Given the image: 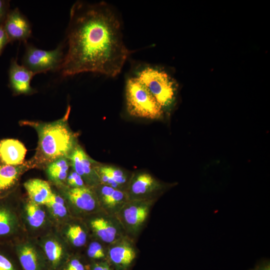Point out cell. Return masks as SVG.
<instances>
[{
    "label": "cell",
    "mask_w": 270,
    "mask_h": 270,
    "mask_svg": "<svg viewBox=\"0 0 270 270\" xmlns=\"http://www.w3.org/2000/svg\"><path fill=\"white\" fill-rule=\"evenodd\" d=\"M66 40L68 50L59 70L64 76L90 72L114 77L130 53L118 15L104 2L74 4Z\"/></svg>",
    "instance_id": "obj_1"
},
{
    "label": "cell",
    "mask_w": 270,
    "mask_h": 270,
    "mask_svg": "<svg viewBox=\"0 0 270 270\" xmlns=\"http://www.w3.org/2000/svg\"><path fill=\"white\" fill-rule=\"evenodd\" d=\"M69 110L60 120L32 125L38 134V152L50 162L60 158H68L76 147L75 136L67 123Z\"/></svg>",
    "instance_id": "obj_2"
},
{
    "label": "cell",
    "mask_w": 270,
    "mask_h": 270,
    "mask_svg": "<svg viewBox=\"0 0 270 270\" xmlns=\"http://www.w3.org/2000/svg\"><path fill=\"white\" fill-rule=\"evenodd\" d=\"M126 99L128 112L132 116L158 120L164 114L162 108L136 77L126 81Z\"/></svg>",
    "instance_id": "obj_3"
},
{
    "label": "cell",
    "mask_w": 270,
    "mask_h": 270,
    "mask_svg": "<svg viewBox=\"0 0 270 270\" xmlns=\"http://www.w3.org/2000/svg\"><path fill=\"white\" fill-rule=\"evenodd\" d=\"M149 90L164 110L170 108L176 94V86L164 70L153 66H146L136 76Z\"/></svg>",
    "instance_id": "obj_4"
},
{
    "label": "cell",
    "mask_w": 270,
    "mask_h": 270,
    "mask_svg": "<svg viewBox=\"0 0 270 270\" xmlns=\"http://www.w3.org/2000/svg\"><path fill=\"white\" fill-rule=\"evenodd\" d=\"M20 199L14 192L0 198V244H12L27 237L20 218Z\"/></svg>",
    "instance_id": "obj_5"
},
{
    "label": "cell",
    "mask_w": 270,
    "mask_h": 270,
    "mask_svg": "<svg viewBox=\"0 0 270 270\" xmlns=\"http://www.w3.org/2000/svg\"><path fill=\"white\" fill-rule=\"evenodd\" d=\"M154 201V199L128 200L115 216L128 237L132 240L139 235Z\"/></svg>",
    "instance_id": "obj_6"
},
{
    "label": "cell",
    "mask_w": 270,
    "mask_h": 270,
    "mask_svg": "<svg viewBox=\"0 0 270 270\" xmlns=\"http://www.w3.org/2000/svg\"><path fill=\"white\" fill-rule=\"evenodd\" d=\"M20 208L28 238L38 239L54 228L44 205L37 204L26 197L21 198Z\"/></svg>",
    "instance_id": "obj_7"
},
{
    "label": "cell",
    "mask_w": 270,
    "mask_h": 270,
    "mask_svg": "<svg viewBox=\"0 0 270 270\" xmlns=\"http://www.w3.org/2000/svg\"><path fill=\"white\" fill-rule=\"evenodd\" d=\"M56 188L65 199L72 217L82 219L102 210L94 189L90 187L70 188L64 185Z\"/></svg>",
    "instance_id": "obj_8"
},
{
    "label": "cell",
    "mask_w": 270,
    "mask_h": 270,
    "mask_svg": "<svg viewBox=\"0 0 270 270\" xmlns=\"http://www.w3.org/2000/svg\"><path fill=\"white\" fill-rule=\"evenodd\" d=\"M91 236L108 246L126 236L116 216L101 210L82 218Z\"/></svg>",
    "instance_id": "obj_9"
},
{
    "label": "cell",
    "mask_w": 270,
    "mask_h": 270,
    "mask_svg": "<svg viewBox=\"0 0 270 270\" xmlns=\"http://www.w3.org/2000/svg\"><path fill=\"white\" fill-rule=\"evenodd\" d=\"M62 46L47 50L38 48L32 44L26 46L22 66L34 74L60 70L64 58Z\"/></svg>",
    "instance_id": "obj_10"
},
{
    "label": "cell",
    "mask_w": 270,
    "mask_h": 270,
    "mask_svg": "<svg viewBox=\"0 0 270 270\" xmlns=\"http://www.w3.org/2000/svg\"><path fill=\"white\" fill-rule=\"evenodd\" d=\"M12 246L23 270H50L37 240L26 237Z\"/></svg>",
    "instance_id": "obj_11"
},
{
    "label": "cell",
    "mask_w": 270,
    "mask_h": 270,
    "mask_svg": "<svg viewBox=\"0 0 270 270\" xmlns=\"http://www.w3.org/2000/svg\"><path fill=\"white\" fill-rule=\"evenodd\" d=\"M37 241L48 261L50 270H58L72 254L55 228L37 239Z\"/></svg>",
    "instance_id": "obj_12"
},
{
    "label": "cell",
    "mask_w": 270,
    "mask_h": 270,
    "mask_svg": "<svg viewBox=\"0 0 270 270\" xmlns=\"http://www.w3.org/2000/svg\"><path fill=\"white\" fill-rule=\"evenodd\" d=\"M72 253L82 254L91 236L82 218L72 217L55 228Z\"/></svg>",
    "instance_id": "obj_13"
},
{
    "label": "cell",
    "mask_w": 270,
    "mask_h": 270,
    "mask_svg": "<svg viewBox=\"0 0 270 270\" xmlns=\"http://www.w3.org/2000/svg\"><path fill=\"white\" fill-rule=\"evenodd\" d=\"M137 256L132 239L127 236L108 246L106 260L115 270H130Z\"/></svg>",
    "instance_id": "obj_14"
},
{
    "label": "cell",
    "mask_w": 270,
    "mask_h": 270,
    "mask_svg": "<svg viewBox=\"0 0 270 270\" xmlns=\"http://www.w3.org/2000/svg\"><path fill=\"white\" fill-rule=\"evenodd\" d=\"M162 187L150 174L140 172L130 177L125 192L128 200H155L154 196Z\"/></svg>",
    "instance_id": "obj_15"
},
{
    "label": "cell",
    "mask_w": 270,
    "mask_h": 270,
    "mask_svg": "<svg viewBox=\"0 0 270 270\" xmlns=\"http://www.w3.org/2000/svg\"><path fill=\"white\" fill-rule=\"evenodd\" d=\"M72 170L80 175L86 186L94 188L100 184L94 161L89 158L82 148L76 146L69 158Z\"/></svg>",
    "instance_id": "obj_16"
},
{
    "label": "cell",
    "mask_w": 270,
    "mask_h": 270,
    "mask_svg": "<svg viewBox=\"0 0 270 270\" xmlns=\"http://www.w3.org/2000/svg\"><path fill=\"white\" fill-rule=\"evenodd\" d=\"M93 189L101 210L114 216L128 200L124 190L102 184H99Z\"/></svg>",
    "instance_id": "obj_17"
},
{
    "label": "cell",
    "mask_w": 270,
    "mask_h": 270,
    "mask_svg": "<svg viewBox=\"0 0 270 270\" xmlns=\"http://www.w3.org/2000/svg\"><path fill=\"white\" fill-rule=\"evenodd\" d=\"M10 42H26L32 35V26L18 8L10 10L2 24Z\"/></svg>",
    "instance_id": "obj_18"
},
{
    "label": "cell",
    "mask_w": 270,
    "mask_h": 270,
    "mask_svg": "<svg viewBox=\"0 0 270 270\" xmlns=\"http://www.w3.org/2000/svg\"><path fill=\"white\" fill-rule=\"evenodd\" d=\"M35 74L22 65H20L16 59L10 61L8 70L9 84L14 93L28 94L34 90L30 82Z\"/></svg>",
    "instance_id": "obj_19"
},
{
    "label": "cell",
    "mask_w": 270,
    "mask_h": 270,
    "mask_svg": "<svg viewBox=\"0 0 270 270\" xmlns=\"http://www.w3.org/2000/svg\"><path fill=\"white\" fill-rule=\"evenodd\" d=\"M44 206L54 228L72 217L65 199L58 190L52 188V194Z\"/></svg>",
    "instance_id": "obj_20"
},
{
    "label": "cell",
    "mask_w": 270,
    "mask_h": 270,
    "mask_svg": "<svg viewBox=\"0 0 270 270\" xmlns=\"http://www.w3.org/2000/svg\"><path fill=\"white\" fill-rule=\"evenodd\" d=\"M28 166L0 164V198L14 192L21 176Z\"/></svg>",
    "instance_id": "obj_21"
},
{
    "label": "cell",
    "mask_w": 270,
    "mask_h": 270,
    "mask_svg": "<svg viewBox=\"0 0 270 270\" xmlns=\"http://www.w3.org/2000/svg\"><path fill=\"white\" fill-rule=\"evenodd\" d=\"M26 152L24 146L18 140L6 139L0 141V160L3 164H22Z\"/></svg>",
    "instance_id": "obj_22"
},
{
    "label": "cell",
    "mask_w": 270,
    "mask_h": 270,
    "mask_svg": "<svg viewBox=\"0 0 270 270\" xmlns=\"http://www.w3.org/2000/svg\"><path fill=\"white\" fill-rule=\"evenodd\" d=\"M100 184L126 190L130 177L118 168L110 166H96Z\"/></svg>",
    "instance_id": "obj_23"
},
{
    "label": "cell",
    "mask_w": 270,
    "mask_h": 270,
    "mask_svg": "<svg viewBox=\"0 0 270 270\" xmlns=\"http://www.w3.org/2000/svg\"><path fill=\"white\" fill-rule=\"evenodd\" d=\"M27 197L38 204L44 205L50 198L52 192L50 184L40 178L30 179L24 183Z\"/></svg>",
    "instance_id": "obj_24"
},
{
    "label": "cell",
    "mask_w": 270,
    "mask_h": 270,
    "mask_svg": "<svg viewBox=\"0 0 270 270\" xmlns=\"http://www.w3.org/2000/svg\"><path fill=\"white\" fill-rule=\"evenodd\" d=\"M70 164L66 158L56 159L48 164L46 174L50 182L56 188L66 185Z\"/></svg>",
    "instance_id": "obj_25"
},
{
    "label": "cell",
    "mask_w": 270,
    "mask_h": 270,
    "mask_svg": "<svg viewBox=\"0 0 270 270\" xmlns=\"http://www.w3.org/2000/svg\"><path fill=\"white\" fill-rule=\"evenodd\" d=\"M102 242L91 236L82 254L90 264L106 260L107 248Z\"/></svg>",
    "instance_id": "obj_26"
},
{
    "label": "cell",
    "mask_w": 270,
    "mask_h": 270,
    "mask_svg": "<svg viewBox=\"0 0 270 270\" xmlns=\"http://www.w3.org/2000/svg\"><path fill=\"white\" fill-rule=\"evenodd\" d=\"M0 270H23L12 244H0Z\"/></svg>",
    "instance_id": "obj_27"
},
{
    "label": "cell",
    "mask_w": 270,
    "mask_h": 270,
    "mask_svg": "<svg viewBox=\"0 0 270 270\" xmlns=\"http://www.w3.org/2000/svg\"><path fill=\"white\" fill-rule=\"evenodd\" d=\"M90 266L82 254L72 253L58 270H90Z\"/></svg>",
    "instance_id": "obj_28"
},
{
    "label": "cell",
    "mask_w": 270,
    "mask_h": 270,
    "mask_svg": "<svg viewBox=\"0 0 270 270\" xmlns=\"http://www.w3.org/2000/svg\"><path fill=\"white\" fill-rule=\"evenodd\" d=\"M66 186L70 188H80L86 186L82 176L74 170L68 173Z\"/></svg>",
    "instance_id": "obj_29"
},
{
    "label": "cell",
    "mask_w": 270,
    "mask_h": 270,
    "mask_svg": "<svg viewBox=\"0 0 270 270\" xmlns=\"http://www.w3.org/2000/svg\"><path fill=\"white\" fill-rule=\"evenodd\" d=\"M10 10V1L0 0V25L3 24Z\"/></svg>",
    "instance_id": "obj_30"
},
{
    "label": "cell",
    "mask_w": 270,
    "mask_h": 270,
    "mask_svg": "<svg viewBox=\"0 0 270 270\" xmlns=\"http://www.w3.org/2000/svg\"><path fill=\"white\" fill-rule=\"evenodd\" d=\"M90 270H115L107 260L90 263Z\"/></svg>",
    "instance_id": "obj_31"
},
{
    "label": "cell",
    "mask_w": 270,
    "mask_h": 270,
    "mask_svg": "<svg viewBox=\"0 0 270 270\" xmlns=\"http://www.w3.org/2000/svg\"><path fill=\"white\" fill-rule=\"evenodd\" d=\"M10 42L3 26L0 25V56L2 54L4 47Z\"/></svg>",
    "instance_id": "obj_32"
}]
</instances>
